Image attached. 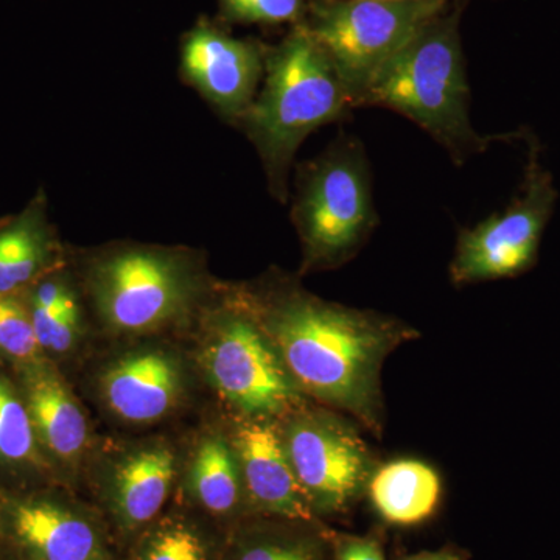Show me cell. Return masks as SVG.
Returning a JSON list of instances; mask_svg holds the SVG:
<instances>
[{
    "label": "cell",
    "mask_w": 560,
    "mask_h": 560,
    "mask_svg": "<svg viewBox=\"0 0 560 560\" xmlns=\"http://www.w3.org/2000/svg\"><path fill=\"white\" fill-rule=\"evenodd\" d=\"M250 304L301 393L381 430L383 361L418 338V331L390 316L327 302L293 285L265 291Z\"/></svg>",
    "instance_id": "6da1fadb"
},
{
    "label": "cell",
    "mask_w": 560,
    "mask_h": 560,
    "mask_svg": "<svg viewBox=\"0 0 560 560\" xmlns=\"http://www.w3.org/2000/svg\"><path fill=\"white\" fill-rule=\"evenodd\" d=\"M470 90L455 16L430 21L370 81L357 108L377 106L401 114L460 165L500 140H523L526 131L482 136L469 113Z\"/></svg>",
    "instance_id": "7a4b0ae2"
},
{
    "label": "cell",
    "mask_w": 560,
    "mask_h": 560,
    "mask_svg": "<svg viewBox=\"0 0 560 560\" xmlns=\"http://www.w3.org/2000/svg\"><path fill=\"white\" fill-rule=\"evenodd\" d=\"M352 109L340 73L305 25L265 57L264 90L238 124L259 151L276 200L289 198L291 165L302 142Z\"/></svg>",
    "instance_id": "3957f363"
},
{
    "label": "cell",
    "mask_w": 560,
    "mask_h": 560,
    "mask_svg": "<svg viewBox=\"0 0 560 560\" xmlns=\"http://www.w3.org/2000/svg\"><path fill=\"white\" fill-rule=\"evenodd\" d=\"M293 220L304 249V270H334L353 259L378 223L366 151L340 139L301 168Z\"/></svg>",
    "instance_id": "277c9868"
},
{
    "label": "cell",
    "mask_w": 560,
    "mask_h": 560,
    "mask_svg": "<svg viewBox=\"0 0 560 560\" xmlns=\"http://www.w3.org/2000/svg\"><path fill=\"white\" fill-rule=\"evenodd\" d=\"M445 5L447 0H318L305 28L329 55L355 109L375 73Z\"/></svg>",
    "instance_id": "5b68a950"
},
{
    "label": "cell",
    "mask_w": 560,
    "mask_h": 560,
    "mask_svg": "<svg viewBox=\"0 0 560 560\" xmlns=\"http://www.w3.org/2000/svg\"><path fill=\"white\" fill-rule=\"evenodd\" d=\"M90 283L102 319L120 334L168 326L189 311L200 287L186 256L147 246L102 257L92 267Z\"/></svg>",
    "instance_id": "8992f818"
},
{
    "label": "cell",
    "mask_w": 560,
    "mask_h": 560,
    "mask_svg": "<svg viewBox=\"0 0 560 560\" xmlns=\"http://www.w3.org/2000/svg\"><path fill=\"white\" fill-rule=\"evenodd\" d=\"M526 140L528 162L514 200L477 226L459 231L451 264L455 285L517 278L537 264L559 194L551 173L541 164L539 142L533 135Z\"/></svg>",
    "instance_id": "52a82bcc"
},
{
    "label": "cell",
    "mask_w": 560,
    "mask_h": 560,
    "mask_svg": "<svg viewBox=\"0 0 560 560\" xmlns=\"http://www.w3.org/2000/svg\"><path fill=\"white\" fill-rule=\"evenodd\" d=\"M202 364L217 393L249 419L282 415L300 400L250 301L217 319Z\"/></svg>",
    "instance_id": "ba28073f"
},
{
    "label": "cell",
    "mask_w": 560,
    "mask_h": 560,
    "mask_svg": "<svg viewBox=\"0 0 560 560\" xmlns=\"http://www.w3.org/2000/svg\"><path fill=\"white\" fill-rule=\"evenodd\" d=\"M282 433L283 445L312 510H348L366 489L374 460L349 422L330 412H302Z\"/></svg>",
    "instance_id": "9c48e42d"
},
{
    "label": "cell",
    "mask_w": 560,
    "mask_h": 560,
    "mask_svg": "<svg viewBox=\"0 0 560 560\" xmlns=\"http://www.w3.org/2000/svg\"><path fill=\"white\" fill-rule=\"evenodd\" d=\"M180 66L187 83L224 119L238 124L256 98L265 57L246 40L198 25L184 39Z\"/></svg>",
    "instance_id": "30bf717a"
},
{
    "label": "cell",
    "mask_w": 560,
    "mask_h": 560,
    "mask_svg": "<svg viewBox=\"0 0 560 560\" xmlns=\"http://www.w3.org/2000/svg\"><path fill=\"white\" fill-rule=\"evenodd\" d=\"M243 488L259 510L311 522L313 510L302 492L283 445L282 433L265 419H249L235 433L234 444Z\"/></svg>",
    "instance_id": "8fae6325"
},
{
    "label": "cell",
    "mask_w": 560,
    "mask_h": 560,
    "mask_svg": "<svg viewBox=\"0 0 560 560\" xmlns=\"http://www.w3.org/2000/svg\"><path fill=\"white\" fill-rule=\"evenodd\" d=\"M101 385L103 399L117 418L151 423L171 415L179 404L183 371L164 350H140L110 364Z\"/></svg>",
    "instance_id": "7c38bea8"
},
{
    "label": "cell",
    "mask_w": 560,
    "mask_h": 560,
    "mask_svg": "<svg viewBox=\"0 0 560 560\" xmlns=\"http://www.w3.org/2000/svg\"><path fill=\"white\" fill-rule=\"evenodd\" d=\"M11 526L18 541L35 560H108L94 523L55 501L16 504Z\"/></svg>",
    "instance_id": "4fadbf2b"
},
{
    "label": "cell",
    "mask_w": 560,
    "mask_h": 560,
    "mask_svg": "<svg viewBox=\"0 0 560 560\" xmlns=\"http://www.w3.org/2000/svg\"><path fill=\"white\" fill-rule=\"evenodd\" d=\"M58 243L44 190L16 215L0 221V294L22 293L51 271Z\"/></svg>",
    "instance_id": "5bb4252c"
},
{
    "label": "cell",
    "mask_w": 560,
    "mask_h": 560,
    "mask_svg": "<svg viewBox=\"0 0 560 560\" xmlns=\"http://www.w3.org/2000/svg\"><path fill=\"white\" fill-rule=\"evenodd\" d=\"M24 397L40 444L55 458L73 463L88 444V420L65 381L44 364H27Z\"/></svg>",
    "instance_id": "9a60e30c"
},
{
    "label": "cell",
    "mask_w": 560,
    "mask_h": 560,
    "mask_svg": "<svg viewBox=\"0 0 560 560\" xmlns=\"http://www.w3.org/2000/svg\"><path fill=\"white\" fill-rule=\"evenodd\" d=\"M176 474L175 453L154 444L127 456L113 478V506L120 525L138 529L160 514Z\"/></svg>",
    "instance_id": "2e32d148"
},
{
    "label": "cell",
    "mask_w": 560,
    "mask_h": 560,
    "mask_svg": "<svg viewBox=\"0 0 560 560\" xmlns=\"http://www.w3.org/2000/svg\"><path fill=\"white\" fill-rule=\"evenodd\" d=\"M372 506L397 526L425 522L440 504V474L418 459H394L372 471L366 486Z\"/></svg>",
    "instance_id": "e0dca14e"
},
{
    "label": "cell",
    "mask_w": 560,
    "mask_h": 560,
    "mask_svg": "<svg viewBox=\"0 0 560 560\" xmlns=\"http://www.w3.org/2000/svg\"><path fill=\"white\" fill-rule=\"evenodd\" d=\"M190 486L195 499L210 514H231L242 499V474L234 448L221 438L201 442L194 456Z\"/></svg>",
    "instance_id": "ac0fdd59"
},
{
    "label": "cell",
    "mask_w": 560,
    "mask_h": 560,
    "mask_svg": "<svg viewBox=\"0 0 560 560\" xmlns=\"http://www.w3.org/2000/svg\"><path fill=\"white\" fill-rule=\"evenodd\" d=\"M38 436L25 400L0 375V459L10 464H39Z\"/></svg>",
    "instance_id": "d6986e66"
},
{
    "label": "cell",
    "mask_w": 560,
    "mask_h": 560,
    "mask_svg": "<svg viewBox=\"0 0 560 560\" xmlns=\"http://www.w3.org/2000/svg\"><path fill=\"white\" fill-rule=\"evenodd\" d=\"M27 302L40 349L55 353L69 352L79 340L81 329L79 301L72 289L55 304L43 305L28 298Z\"/></svg>",
    "instance_id": "ffe728a7"
},
{
    "label": "cell",
    "mask_w": 560,
    "mask_h": 560,
    "mask_svg": "<svg viewBox=\"0 0 560 560\" xmlns=\"http://www.w3.org/2000/svg\"><path fill=\"white\" fill-rule=\"evenodd\" d=\"M40 350L24 291L0 294V352L32 364L38 363Z\"/></svg>",
    "instance_id": "44dd1931"
},
{
    "label": "cell",
    "mask_w": 560,
    "mask_h": 560,
    "mask_svg": "<svg viewBox=\"0 0 560 560\" xmlns=\"http://www.w3.org/2000/svg\"><path fill=\"white\" fill-rule=\"evenodd\" d=\"M135 560H208V550L190 525L165 521L142 540Z\"/></svg>",
    "instance_id": "7402d4cb"
},
{
    "label": "cell",
    "mask_w": 560,
    "mask_h": 560,
    "mask_svg": "<svg viewBox=\"0 0 560 560\" xmlns=\"http://www.w3.org/2000/svg\"><path fill=\"white\" fill-rule=\"evenodd\" d=\"M221 11L232 21L248 24H283L301 16L302 0H220Z\"/></svg>",
    "instance_id": "603a6c76"
},
{
    "label": "cell",
    "mask_w": 560,
    "mask_h": 560,
    "mask_svg": "<svg viewBox=\"0 0 560 560\" xmlns=\"http://www.w3.org/2000/svg\"><path fill=\"white\" fill-rule=\"evenodd\" d=\"M237 560H320V550L307 539L260 540L248 545Z\"/></svg>",
    "instance_id": "cb8c5ba5"
},
{
    "label": "cell",
    "mask_w": 560,
    "mask_h": 560,
    "mask_svg": "<svg viewBox=\"0 0 560 560\" xmlns=\"http://www.w3.org/2000/svg\"><path fill=\"white\" fill-rule=\"evenodd\" d=\"M337 560H385V555L372 537H350L338 548Z\"/></svg>",
    "instance_id": "d4e9b609"
},
{
    "label": "cell",
    "mask_w": 560,
    "mask_h": 560,
    "mask_svg": "<svg viewBox=\"0 0 560 560\" xmlns=\"http://www.w3.org/2000/svg\"><path fill=\"white\" fill-rule=\"evenodd\" d=\"M407 560H466L463 552L453 550L425 551L420 555L411 556Z\"/></svg>",
    "instance_id": "484cf974"
}]
</instances>
